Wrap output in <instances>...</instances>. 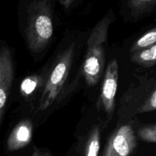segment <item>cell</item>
Listing matches in <instances>:
<instances>
[{
  "mask_svg": "<svg viewBox=\"0 0 156 156\" xmlns=\"http://www.w3.org/2000/svg\"><path fill=\"white\" fill-rule=\"evenodd\" d=\"M114 19L115 16L111 9L94 26L87 41L83 73L88 87L97 85L103 74L105 44L108 41L109 27Z\"/></svg>",
  "mask_w": 156,
  "mask_h": 156,
  "instance_id": "cell-1",
  "label": "cell"
},
{
  "mask_svg": "<svg viewBox=\"0 0 156 156\" xmlns=\"http://www.w3.org/2000/svg\"><path fill=\"white\" fill-rule=\"evenodd\" d=\"M25 34L33 53L43 51L53 37V24L50 0H33L27 8Z\"/></svg>",
  "mask_w": 156,
  "mask_h": 156,
  "instance_id": "cell-2",
  "label": "cell"
},
{
  "mask_svg": "<svg viewBox=\"0 0 156 156\" xmlns=\"http://www.w3.org/2000/svg\"><path fill=\"white\" fill-rule=\"evenodd\" d=\"M75 44H73L66 49L56 60L51 73L49 76L42 96L40 100L39 111L47 109L60 93L61 89L68 77L74 56Z\"/></svg>",
  "mask_w": 156,
  "mask_h": 156,
  "instance_id": "cell-3",
  "label": "cell"
},
{
  "mask_svg": "<svg viewBox=\"0 0 156 156\" xmlns=\"http://www.w3.org/2000/svg\"><path fill=\"white\" fill-rule=\"evenodd\" d=\"M136 146L133 129L124 125L110 137L103 156H131Z\"/></svg>",
  "mask_w": 156,
  "mask_h": 156,
  "instance_id": "cell-4",
  "label": "cell"
},
{
  "mask_svg": "<svg viewBox=\"0 0 156 156\" xmlns=\"http://www.w3.org/2000/svg\"><path fill=\"white\" fill-rule=\"evenodd\" d=\"M14 79V64L10 49L2 44L0 48V125Z\"/></svg>",
  "mask_w": 156,
  "mask_h": 156,
  "instance_id": "cell-5",
  "label": "cell"
},
{
  "mask_svg": "<svg viewBox=\"0 0 156 156\" xmlns=\"http://www.w3.org/2000/svg\"><path fill=\"white\" fill-rule=\"evenodd\" d=\"M118 72L119 66L117 59H112L105 71L101 93V105L104 111L109 115L112 114L114 110L119 77Z\"/></svg>",
  "mask_w": 156,
  "mask_h": 156,
  "instance_id": "cell-6",
  "label": "cell"
},
{
  "mask_svg": "<svg viewBox=\"0 0 156 156\" xmlns=\"http://www.w3.org/2000/svg\"><path fill=\"white\" fill-rule=\"evenodd\" d=\"M33 134V125L29 119L21 120L15 126L7 140L9 151L19 150L30 143Z\"/></svg>",
  "mask_w": 156,
  "mask_h": 156,
  "instance_id": "cell-7",
  "label": "cell"
},
{
  "mask_svg": "<svg viewBox=\"0 0 156 156\" xmlns=\"http://www.w3.org/2000/svg\"><path fill=\"white\" fill-rule=\"evenodd\" d=\"M131 61L142 66L151 67L156 62V45L131 53Z\"/></svg>",
  "mask_w": 156,
  "mask_h": 156,
  "instance_id": "cell-8",
  "label": "cell"
},
{
  "mask_svg": "<svg viewBox=\"0 0 156 156\" xmlns=\"http://www.w3.org/2000/svg\"><path fill=\"white\" fill-rule=\"evenodd\" d=\"M100 129L98 126L91 130L85 148V156H98L100 150Z\"/></svg>",
  "mask_w": 156,
  "mask_h": 156,
  "instance_id": "cell-9",
  "label": "cell"
},
{
  "mask_svg": "<svg viewBox=\"0 0 156 156\" xmlns=\"http://www.w3.org/2000/svg\"><path fill=\"white\" fill-rule=\"evenodd\" d=\"M156 42V29H151L149 31L143 35L141 37L139 38L136 42L133 44L130 49V53H135L139 50L148 48L155 44Z\"/></svg>",
  "mask_w": 156,
  "mask_h": 156,
  "instance_id": "cell-10",
  "label": "cell"
},
{
  "mask_svg": "<svg viewBox=\"0 0 156 156\" xmlns=\"http://www.w3.org/2000/svg\"><path fill=\"white\" fill-rule=\"evenodd\" d=\"M155 3L156 0H126V5L135 15L150 12Z\"/></svg>",
  "mask_w": 156,
  "mask_h": 156,
  "instance_id": "cell-11",
  "label": "cell"
},
{
  "mask_svg": "<svg viewBox=\"0 0 156 156\" xmlns=\"http://www.w3.org/2000/svg\"><path fill=\"white\" fill-rule=\"evenodd\" d=\"M41 79L37 76H29L25 78L21 84V92L24 96L31 94L36 90Z\"/></svg>",
  "mask_w": 156,
  "mask_h": 156,
  "instance_id": "cell-12",
  "label": "cell"
},
{
  "mask_svg": "<svg viewBox=\"0 0 156 156\" xmlns=\"http://www.w3.org/2000/svg\"><path fill=\"white\" fill-rule=\"evenodd\" d=\"M139 136L142 140L148 143H155L156 142V126L155 125L145 126L139 130Z\"/></svg>",
  "mask_w": 156,
  "mask_h": 156,
  "instance_id": "cell-13",
  "label": "cell"
},
{
  "mask_svg": "<svg viewBox=\"0 0 156 156\" xmlns=\"http://www.w3.org/2000/svg\"><path fill=\"white\" fill-rule=\"evenodd\" d=\"M156 108V91H153L150 97L147 99L146 102L138 109V114L149 112L155 111Z\"/></svg>",
  "mask_w": 156,
  "mask_h": 156,
  "instance_id": "cell-14",
  "label": "cell"
},
{
  "mask_svg": "<svg viewBox=\"0 0 156 156\" xmlns=\"http://www.w3.org/2000/svg\"><path fill=\"white\" fill-rule=\"evenodd\" d=\"M59 1L60 4L62 5V7H63V9H69L74 4V2L76 0H59Z\"/></svg>",
  "mask_w": 156,
  "mask_h": 156,
  "instance_id": "cell-15",
  "label": "cell"
},
{
  "mask_svg": "<svg viewBox=\"0 0 156 156\" xmlns=\"http://www.w3.org/2000/svg\"><path fill=\"white\" fill-rule=\"evenodd\" d=\"M33 156H41V155H37V154H34Z\"/></svg>",
  "mask_w": 156,
  "mask_h": 156,
  "instance_id": "cell-16",
  "label": "cell"
}]
</instances>
